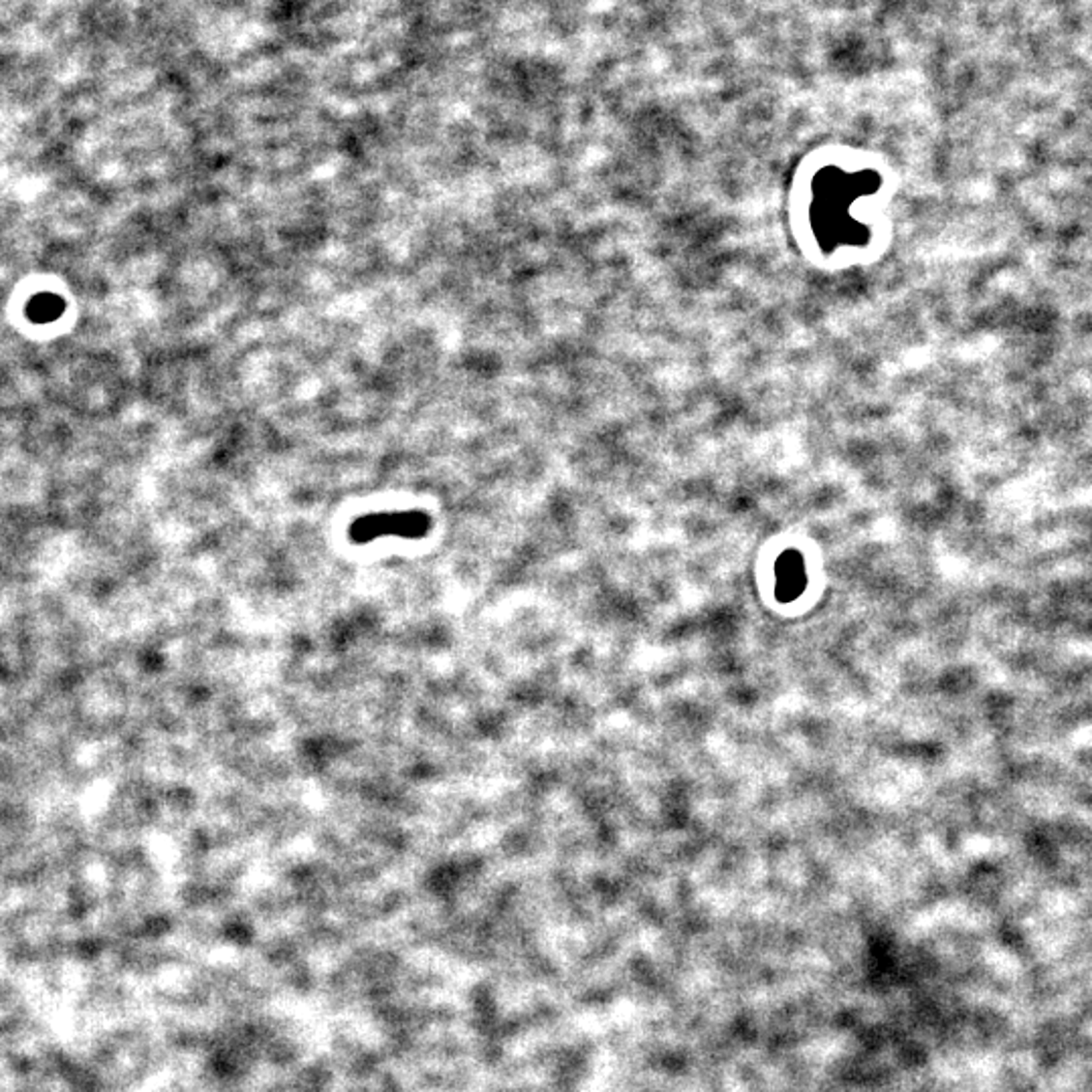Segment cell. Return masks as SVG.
I'll return each mask as SVG.
<instances>
[{
  "label": "cell",
  "instance_id": "1",
  "mask_svg": "<svg viewBox=\"0 0 1092 1092\" xmlns=\"http://www.w3.org/2000/svg\"><path fill=\"white\" fill-rule=\"evenodd\" d=\"M805 587V571L800 555H783L777 566V595L781 601L800 597Z\"/></svg>",
  "mask_w": 1092,
  "mask_h": 1092
},
{
  "label": "cell",
  "instance_id": "2",
  "mask_svg": "<svg viewBox=\"0 0 1092 1092\" xmlns=\"http://www.w3.org/2000/svg\"><path fill=\"white\" fill-rule=\"evenodd\" d=\"M419 527H423V520L419 514H393V516H371L367 522H360L358 525V532L362 534H379V532H409V531H417Z\"/></svg>",
  "mask_w": 1092,
  "mask_h": 1092
},
{
  "label": "cell",
  "instance_id": "3",
  "mask_svg": "<svg viewBox=\"0 0 1092 1092\" xmlns=\"http://www.w3.org/2000/svg\"><path fill=\"white\" fill-rule=\"evenodd\" d=\"M59 312V302L51 300V302H35V316H47V318H55Z\"/></svg>",
  "mask_w": 1092,
  "mask_h": 1092
}]
</instances>
